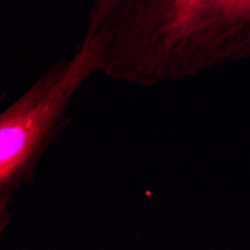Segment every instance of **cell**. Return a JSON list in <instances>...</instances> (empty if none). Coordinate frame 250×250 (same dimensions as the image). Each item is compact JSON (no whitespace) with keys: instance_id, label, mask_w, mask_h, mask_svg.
Segmentation results:
<instances>
[{"instance_id":"cell-1","label":"cell","mask_w":250,"mask_h":250,"mask_svg":"<svg viewBox=\"0 0 250 250\" xmlns=\"http://www.w3.org/2000/svg\"><path fill=\"white\" fill-rule=\"evenodd\" d=\"M98 74L156 87L250 60V0H92Z\"/></svg>"},{"instance_id":"cell-2","label":"cell","mask_w":250,"mask_h":250,"mask_svg":"<svg viewBox=\"0 0 250 250\" xmlns=\"http://www.w3.org/2000/svg\"><path fill=\"white\" fill-rule=\"evenodd\" d=\"M96 74L95 48L83 38L71 57L53 63L0 112V195H14L35 178L42 156L71 122V102Z\"/></svg>"},{"instance_id":"cell-3","label":"cell","mask_w":250,"mask_h":250,"mask_svg":"<svg viewBox=\"0 0 250 250\" xmlns=\"http://www.w3.org/2000/svg\"><path fill=\"white\" fill-rule=\"evenodd\" d=\"M14 195L12 193H3L0 195V237L5 234L8 226L12 219L11 213V202H12Z\"/></svg>"}]
</instances>
